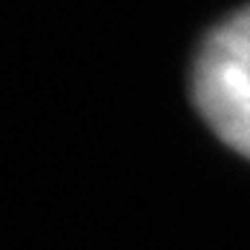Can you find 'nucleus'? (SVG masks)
Wrapping results in <instances>:
<instances>
[{"instance_id":"f257e3e1","label":"nucleus","mask_w":250,"mask_h":250,"mask_svg":"<svg viewBox=\"0 0 250 250\" xmlns=\"http://www.w3.org/2000/svg\"><path fill=\"white\" fill-rule=\"evenodd\" d=\"M193 98L210 129L250 158V6L222 21L201 43Z\"/></svg>"}]
</instances>
